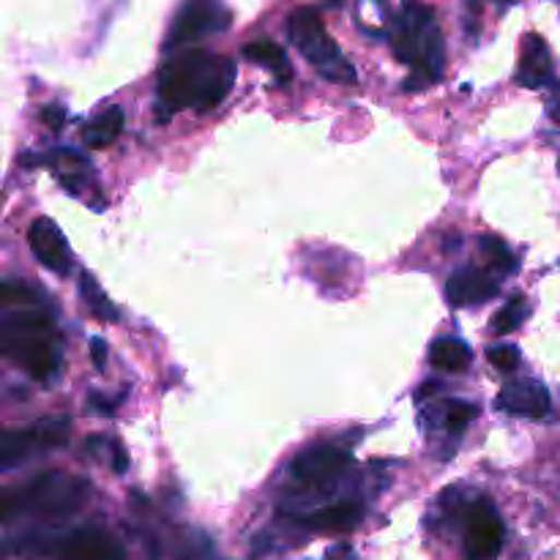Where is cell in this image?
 <instances>
[{
    "label": "cell",
    "instance_id": "obj_7",
    "mask_svg": "<svg viewBox=\"0 0 560 560\" xmlns=\"http://www.w3.org/2000/svg\"><path fill=\"white\" fill-rule=\"evenodd\" d=\"M350 462L353 456L347 454L345 449L331 443H320V445H312V449L301 451V454L293 460L290 476L296 478L298 484H303V487L323 489L329 487V484H334L336 478L350 467Z\"/></svg>",
    "mask_w": 560,
    "mask_h": 560
},
{
    "label": "cell",
    "instance_id": "obj_2",
    "mask_svg": "<svg viewBox=\"0 0 560 560\" xmlns=\"http://www.w3.org/2000/svg\"><path fill=\"white\" fill-rule=\"evenodd\" d=\"M391 50L402 63L413 69L407 91L424 88L443 80L445 72V41L438 17L432 9L416 0H405L402 12L391 25Z\"/></svg>",
    "mask_w": 560,
    "mask_h": 560
},
{
    "label": "cell",
    "instance_id": "obj_26",
    "mask_svg": "<svg viewBox=\"0 0 560 560\" xmlns=\"http://www.w3.org/2000/svg\"><path fill=\"white\" fill-rule=\"evenodd\" d=\"M41 121H45L52 132H58V129L67 123V110H63L61 105H47L45 112H41Z\"/></svg>",
    "mask_w": 560,
    "mask_h": 560
},
{
    "label": "cell",
    "instance_id": "obj_14",
    "mask_svg": "<svg viewBox=\"0 0 560 560\" xmlns=\"http://www.w3.org/2000/svg\"><path fill=\"white\" fill-rule=\"evenodd\" d=\"M243 56H247L252 63H258V67L269 69L279 85H287L293 80L290 58H287L285 47H279L276 41H271V39L252 41V45L243 47Z\"/></svg>",
    "mask_w": 560,
    "mask_h": 560
},
{
    "label": "cell",
    "instance_id": "obj_9",
    "mask_svg": "<svg viewBox=\"0 0 560 560\" xmlns=\"http://www.w3.org/2000/svg\"><path fill=\"white\" fill-rule=\"evenodd\" d=\"M498 410L509 413V416L516 418H547L549 407H552V400H549V391L541 380L522 378L511 380L500 389L498 400H495Z\"/></svg>",
    "mask_w": 560,
    "mask_h": 560
},
{
    "label": "cell",
    "instance_id": "obj_10",
    "mask_svg": "<svg viewBox=\"0 0 560 560\" xmlns=\"http://www.w3.org/2000/svg\"><path fill=\"white\" fill-rule=\"evenodd\" d=\"M28 243L34 258L52 274H69L72 271V249L63 238L61 227L52 219H36L28 230Z\"/></svg>",
    "mask_w": 560,
    "mask_h": 560
},
{
    "label": "cell",
    "instance_id": "obj_17",
    "mask_svg": "<svg viewBox=\"0 0 560 560\" xmlns=\"http://www.w3.org/2000/svg\"><path fill=\"white\" fill-rule=\"evenodd\" d=\"M361 522V505L356 503H336L329 509H320L318 514H312L307 520L309 527L323 533H345Z\"/></svg>",
    "mask_w": 560,
    "mask_h": 560
},
{
    "label": "cell",
    "instance_id": "obj_22",
    "mask_svg": "<svg viewBox=\"0 0 560 560\" xmlns=\"http://www.w3.org/2000/svg\"><path fill=\"white\" fill-rule=\"evenodd\" d=\"M478 247H481V252L487 254L489 265H495V269L503 271V274H514V271L520 269V260L514 258V252H511V249L505 247V243L500 241V238L481 236Z\"/></svg>",
    "mask_w": 560,
    "mask_h": 560
},
{
    "label": "cell",
    "instance_id": "obj_4",
    "mask_svg": "<svg viewBox=\"0 0 560 560\" xmlns=\"http://www.w3.org/2000/svg\"><path fill=\"white\" fill-rule=\"evenodd\" d=\"M287 36H290L293 47L312 63L320 78L339 85L356 83V69L350 67L339 45L323 28L314 9H296L287 20Z\"/></svg>",
    "mask_w": 560,
    "mask_h": 560
},
{
    "label": "cell",
    "instance_id": "obj_19",
    "mask_svg": "<svg viewBox=\"0 0 560 560\" xmlns=\"http://www.w3.org/2000/svg\"><path fill=\"white\" fill-rule=\"evenodd\" d=\"M80 293H83L85 303H88V309H91V314H94V318L105 320V323H116L118 309L112 307L110 298L105 296V290L96 285L94 276H91V274L80 276Z\"/></svg>",
    "mask_w": 560,
    "mask_h": 560
},
{
    "label": "cell",
    "instance_id": "obj_8",
    "mask_svg": "<svg viewBox=\"0 0 560 560\" xmlns=\"http://www.w3.org/2000/svg\"><path fill=\"white\" fill-rule=\"evenodd\" d=\"M503 547V520L489 500H476L467 509L465 525V558L495 560Z\"/></svg>",
    "mask_w": 560,
    "mask_h": 560
},
{
    "label": "cell",
    "instance_id": "obj_13",
    "mask_svg": "<svg viewBox=\"0 0 560 560\" xmlns=\"http://www.w3.org/2000/svg\"><path fill=\"white\" fill-rule=\"evenodd\" d=\"M63 558L67 560H123L121 547L112 541L107 533L96 527H83L72 533L63 544Z\"/></svg>",
    "mask_w": 560,
    "mask_h": 560
},
{
    "label": "cell",
    "instance_id": "obj_11",
    "mask_svg": "<svg viewBox=\"0 0 560 560\" xmlns=\"http://www.w3.org/2000/svg\"><path fill=\"white\" fill-rule=\"evenodd\" d=\"M498 293V279H492L487 271L476 269V265L454 271L445 282V298H449L451 307H478V303L492 301Z\"/></svg>",
    "mask_w": 560,
    "mask_h": 560
},
{
    "label": "cell",
    "instance_id": "obj_3",
    "mask_svg": "<svg viewBox=\"0 0 560 560\" xmlns=\"http://www.w3.org/2000/svg\"><path fill=\"white\" fill-rule=\"evenodd\" d=\"M0 353L17 361L34 380H52L61 353L52 345V325L39 309H20L0 323Z\"/></svg>",
    "mask_w": 560,
    "mask_h": 560
},
{
    "label": "cell",
    "instance_id": "obj_15",
    "mask_svg": "<svg viewBox=\"0 0 560 560\" xmlns=\"http://www.w3.org/2000/svg\"><path fill=\"white\" fill-rule=\"evenodd\" d=\"M470 347L462 339H456V336H440V339H434L432 347H429V364L443 369V372H465V369L470 367Z\"/></svg>",
    "mask_w": 560,
    "mask_h": 560
},
{
    "label": "cell",
    "instance_id": "obj_29",
    "mask_svg": "<svg viewBox=\"0 0 560 560\" xmlns=\"http://www.w3.org/2000/svg\"><path fill=\"white\" fill-rule=\"evenodd\" d=\"M116 470H118V473L127 470V454H123L121 445H116Z\"/></svg>",
    "mask_w": 560,
    "mask_h": 560
},
{
    "label": "cell",
    "instance_id": "obj_1",
    "mask_svg": "<svg viewBox=\"0 0 560 560\" xmlns=\"http://www.w3.org/2000/svg\"><path fill=\"white\" fill-rule=\"evenodd\" d=\"M236 83V61L225 56H211L205 50H189L183 56L170 58L159 72V107L167 118L170 112L198 107L214 110L225 102V96Z\"/></svg>",
    "mask_w": 560,
    "mask_h": 560
},
{
    "label": "cell",
    "instance_id": "obj_24",
    "mask_svg": "<svg viewBox=\"0 0 560 560\" xmlns=\"http://www.w3.org/2000/svg\"><path fill=\"white\" fill-rule=\"evenodd\" d=\"M487 361L492 364L498 372H514V369L520 367V361H522V353L516 345H505V342H503V345L489 347Z\"/></svg>",
    "mask_w": 560,
    "mask_h": 560
},
{
    "label": "cell",
    "instance_id": "obj_27",
    "mask_svg": "<svg viewBox=\"0 0 560 560\" xmlns=\"http://www.w3.org/2000/svg\"><path fill=\"white\" fill-rule=\"evenodd\" d=\"M91 358H94V367H96V369H105V364H107V350H105V342H102L99 336H96V339L91 342Z\"/></svg>",
    "mask_w": 560,
    "mask_h": 560
},
{
    "label": "cell",
    "instance_id": "obj_28",
    "mask_svg": "<svg viewBox=\"0 0 560 560\" xmlns=\"http://www.w3.org/2000/svg\"><path fill=\"white\" fill-rule=\"evenodd\" d=\"M547 116H549V121L560 123V96H555V99L549 102V107H547Z\"/></svg>",
    "mask_w": 560,
    "mask_h": 560
},
{
    "label": "cell",
    "instance_id": "obj_16",
    "mask_svg": "<svg viewBox=\"0 0 560 560\" xmlns=\"http://www.w3.org/2000/svg\"><path fill=\"white\" fill-rule=\"evenodd\" d=\"M123 127H127V118H123L121 107H112V110L96 116L88 127L83 129V140L88 148H110L118 138H121Z\"/></svg>",
    "mask_w": 560,
    "mask_h": 560
},
{
    "label": "cell",
    "instance_id": "obj_23",
    "mask_svg": "<svg viewBox=\"0 0 560 560\" xmlns=\"http://www.w3.org/2000/svg\"><path fill=\"white\" fill-rule=\"evenodd\" d=\"M445 413H443V424L449 432H462V429L467 427L470 421H476L478 418V405H473V402H462V400H449L445 402Z\"/></svg>",
    "mask_w": 560,
    "mask_h": 560
},
{
    "label": "cell",
    "instance_id": "obj_30",
    "mask_svg": "<svg viewBox=\"0 0 560 560\" xmlns=\"http://www.w3.org/2000/svg\"><path fill=\"white\" fill-rule=\"evenodd\" d=\"M498 3H511V0H498Z\"/></svg>",
    "mask_w": 560,
    "mask_h": 560
},
{
    "label": "cell",
    "instance_id": "obj_20",
    "mask_svg": "<svg viewBox=\"0 0 560 560\" xmlns=\"http://www.w3.org/2000/svg\"><path fill=\"white\" fill-rule=\"evenodd\" d=\"M527 314H531L527 298L514 296L498 314H495L492 323H489V331H492V334H511V331H516L522 323H525Z\"/></svg>",
    "mask_w": 560,
    "mask_h": 560
},
{
    "label": "cell",
    "instance_id": "obj_31",
    "mask_svg": "<svg viewBox=\"0 0 560 560\" xmlns=\"http://www.w3.org/2000/svg\"><path fill=\"white\" fill-rule=\"evenodd\" d=\"M558 170H560V159H558Z\"/></svg>",
    "mask_w": 560,
    "mask_h": 560
},
{
    "label": "cell",
    "instance_id": "obj_21",
    "mask_svg": "<svg viewBox=\"0 0 560 560\" xmlns=\"http://www.w3.org/2000/svg\"><path fill=\"white\" fill-rule=\"evenodd\" d=\"M69 418H45V421L34 424V434H36V443L41 449H63L69 443Z\"/></svg>",
    "mask_w": 560,
    "mask_h": 560
},
{
    "label": "cell",
    "instance_id": "obj_5",
    "mask_svg": "<svg viewBox=\"0 0 560 560\" xmlns=\"http://www.w3.org/2000/svg\"><path fill=\"white\" fill-rule=\"evenodd\" d=\"M88 498V484L69 473H45L34 478L28 487L14 498L12 492L3 495V520H12L14 509H28L45 516H67L78 511Z\"/></svg>",
    "mask_w": 560,
    "mask_h": 560
},
{
    "label": "cell",
    "instance_id": "obj_6",
    "mask_svg": "<svg viewBox=\"0 0 560 560\" xmlns=\"http://www.w3.org/2000/svg\"><path fill=\"white\" fill-rule=\"evenodd\" d=\"M230 25V14L219 0H187L181 12L172 20V28L167 34V50L170 47L189 45V41L205 39L211 34H219Z\"/></svg>",
    "mask_w": 560,
    "mask_h": 560
},
{
    "label": "cell",
    "instance_id": "obj_25",
    "mask_svg": "<svg viewBox=\"0 0 560 560\" xmlns=\"http://www.w3.org/2000/svg\"><path fill=\"white\" fill-rule=\"evenodd\" d=\"M0 301L7 303V307H31V303H36V296L28 287L20 285V282L7 279L0 285Z\"/></svg>",
    "mask_w": 560,
    "mask_h": 560
},
{
    "label": "cell",
    "instance_id": "obj_12",
    "mask_svg": "<svg viewBox=\"0 0 560 560\" xmlns=\"http://www.w3.org/2000/svg\"><path fill=\"white\" fill-rule=\"evenodd\" d=\"M552 80V56H549V47L541 36L531 34L522 41V61L516 69V83L522 88L538 91Z\"/></svg>",
    "mask_w": 560,
    "mask_h": 560
},
{
    "label": "cell",
    "instance_id": "obj_18",
    "mask_svg": "<svg viewBox=\"0 0 560 560\" xmlns=\"http://www.w3.org/2000/svg\"><path fill=\"white\" fill-rule=\"evenodd\" d=\"M34 445H39L34 429H9L0 440V462H3V467L20 465L23 460H28Z\"/></svg>",
    "mask_w": 560,
    "mask_h": 560
}]
</instances>
